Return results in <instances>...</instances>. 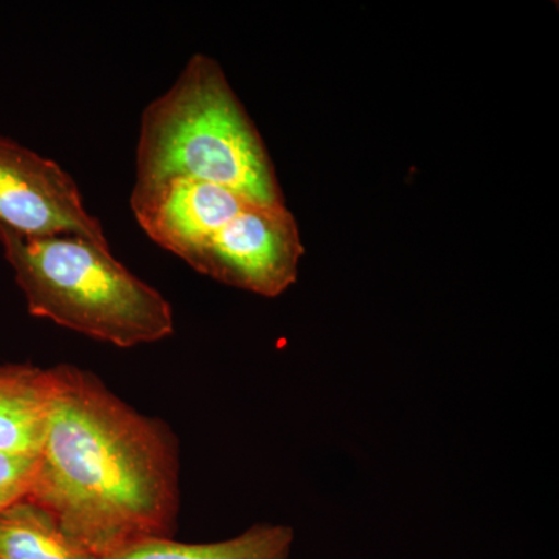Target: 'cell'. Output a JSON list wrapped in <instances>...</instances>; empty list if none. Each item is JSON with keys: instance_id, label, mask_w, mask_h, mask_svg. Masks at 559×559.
Here are the masks:
<instances>
[{"instance_id": "obj_4", "label": "cell", "mask_w": 559, "mask_h": 559, "mask_svg": "<svg viewBox=\"0 0 559 559\" xmlns=\"http://www.w3.org/2000/svg\"><path fill=\"white\" fill-rule=\"evenodd\" d=\"M304 253L288 207L252 202L183 261L216 282L271 299L297 282Z\"/></svg>"}, {"instance_id": "obj_9", "label": "cell", "mask_w": 559, "mask_h": 559, "mask_svg": "<svg viewBox=\"0 0 559 559\" xmlns=\"http://www.w3.org/2000/svg\"><path fill=\"white\" fill-rule=\"evenodd\" d=\"M0 559H100L31 498L0 509Z\"/></svg>"}, {"instance_id": "obj_5", "label": "cell", "mask_w": 559, "mask_h": 559, "mask_svg": "<svg viewBox=\"0 0 559 559\" xmlns=\"http://www.w3.org/2000/svg\"><path fill=\"white\" fill-rule=\"evenodd\" d=\"M0 227L28 238L73 235L109 248L75 179L58 162L0 135Z\"/></svg>"}, {"instance_id": "obj_6", "label": "cell", "mask_w": 559, "mask_h": 559, "mask_svg": "<svg viewBox=\"0 0 559 559\" xmlns=\"http://www.w3.org/2000/svg\"><path fill=\"white\" fill-rule=\"evenodd\" d=\"M252 202L226 187L183 178L132 187L130 198L150 240L182 261Z\"/></svg>"}, {"instance_id": "obj_7", "label": "cell", "mask_w": 559, "mask_h": 559, "mask_svg": "<svg viewBox=\"0 0 559 559\" xmlns=\"http://www.w3.org/2000/svg\"><path fill=\"white\" fill-rule=\"evenodd\" d=\"M53 392L51 369L31 364L0 366V451L38 457Z\"/></svg>"}, {"instance_id": "obj_10", "label": "cell", "mask_w": 559, "mask_h": 559, "mask_svg": "<svg viewBox=\"0 0 559 559\" xmlns=\"http://www.w3.org/2000/svg\"><path fill=\"white\" fill-rule=\"evenodd\" d=\"M36 457L0 451V509L28 495Z\"/></svg>"}, {"instance_id": "obj_8", "label": "cell", "mask_w": 559, "mask_h": 559, "mask_svg": "<svg viewBox=\"0 0 559 559\" xmlns=\"http://www.w3.org/2000/svg\"><path fill=\"white\" fill-rule=\"evenodd\" d=\"M294 538L289 525L257 524L219 543L189 544L157 536L135 539L100 559H289Z\"/></svg>"}, {"instance_id": "obj_1", "label": "cell", "mask_w": 559, "mask_h": 559, "mask_svg": "<svg viewBox=\"0 0 559 559\" xmlns=\"http://www.w3.org/2000/svg\"><path fill=\"white\" fill-rule=\"evenodd\" d=\"M51 370L53 400L27 498L98 558L131 540L171 538L179 513L171 430L91 371Z\"/></svg>"}, {"instance_id": "obj_3", "label": "cell", "mask_w": 559, "mask_h": 559, "mask_svg": "<svg viewBox=\"0 0 559 559\" xmlns=\"http://www.w3.org/2000/svg\"><path fill=\"white\" fill-rule=\"evenodd\" d=\"M0 248L33 318L114 347L167 340L171 304L110 252L73 235L28 238L0 227Z\"/></svg>"}, {"instance_id": "obj_2", "label": "cell", "mask_w": 559, "mask_h": 559, "mask_svg": "<svg viewBox=\"0 0 559 559\" xmlns=\"http://www.w3.org/2000/svg\"><path fill=\"white\" fill-rule=\"evenodd\" d=\"M179 178L216 183L264 205L285 204L259 130L207 55H193L140 117L134 187Z\"/></svg>"}]
</instances>
